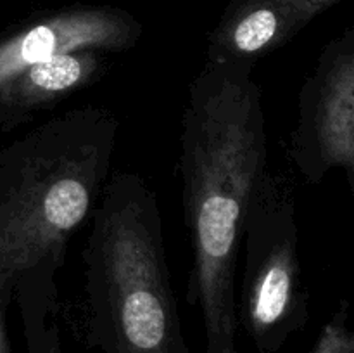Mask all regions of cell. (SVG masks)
Segmentation results:
<instances>
[{
	"instance_id": "cell-1",
	"label": "cell",
	"mask_w": 354,
	"mask_h": 353,
	"mask_svg": "<svg viewBox=\"0 0 354 353\" xmlns=\"http://www.w3.org/2000/svg\"><path fill=\"white\" fill-rule=\"evenodd\" d=\"M265 121L252 68L204 62L183 109L180 175L194 256L187 301L201 311L206 353H239L235 275L245 213L268 168Z\"/></svg>"
},
{
	"instance_id": "cell-2",
	"label": "cell",
	"mask_w": 354,
	"mask_h": 353,
	"mask_svg": "<svg viewBox=\"0 0 354 353\" xmlns=\"http://www.w3.org/2000/svg\"><path fill=\"white\" fill-rule=\"evenodd\" d=\"M120 121L83 106L50 118L0 152V294L44 263H64L69 237L109 176Z\"/></svg>"
},
{
	"instance_id": "cell-3",
	"label": "cell",
	"mask_w": 354,
	"mask_h": 353,
	"mask_svg": "<svg viewBox=\"0 0 354 353\" xmlns=\"http://www.w3.org/2000/svg\"><path fill=\"white\" fill-rule=\"evenodd\" d=\"M90 218L83 262L97 353H189L151 183L138 173H113Z\"/></svg>"
},
{
	"instance_id": "cell-4",
	"label": "cell",
	"mask_w": 354,
	"mask_h": 353,
	"mask_svg": "<svg viewBox=\"0 0 354 353\" xmlns=\"http://www.w3.org/2000/svg\"><path fill=\"white\" fill-rule=\"evenodd\" d=\"M244 279L237 320L261 353H277L310 317L296 199L283 176L263 173L245 213Z\"/></svg>"
},
{
	"instance_id": "cell-5",
	"label": "cell",
	"mask_w": 354,
	"mask_h": 353,
	"mask_svg": "<svg viewBox=\"0 0 354 353\" xmlns=\"http://www.w3.org/2000/svg\"><path fill=\"white\" fill-rule=\"evenodd\" d=\"M289 156L306 182L334 170L354 189V28L332 38L303 83Z\"/></svg>"
},
{
	"instance_id": "cell-6",
	"label": "cell",
	"mask_w": 354,
	"mask_h": 353,
	"mask_svg": "<svg viewBox=\"0 0 354 353\" xmlns=\"http://www.w3.org/2000/svg\"><path fill=\"white\" fill-rule=\"evenodd\" d=\"M140 35V21L120 7L78 3L38 14L0 38V85L30 66L73 51H127Z\"/></svg>"
},
{
	"instance_id": "cell-7",
	"label": "cell",
	"mask_w": 354,
	"mask_h": 353,
	"mask_svg": "<svg viewBox=\"0 0 354 353\" xmlns=\"http://www.w3.org/2000/svg\"><path fill=\"white\" fill-rule=\"evenodd\" d=\"M318 14L306 0H232L207 38L206 61L254 68Z\"/></svg>"
},
{
	"instance_id": "cell-8",
	"label": "cell",
	"mask_w": 354,
	"mask_h": 353,
	"mask_svg": "<svg viewBox=\"0 0 354 353\" xmlns=\"http://www.w3.org/2000/svg\"><path fill=\"white\" fill-rule=\"evenodd\" d=\"M106 69V52L73 51L30 66L0 85V123L14 128L92 85Z\"/></svg>"
},
{
	"instance_id": "cell-9",
	"label": "cell",
	"mask_w": 354,
	"mask_h": 353,
	"mask_svg": "<svg viewBox=\"0 0 354 353\" xmlns=\"http://www.w3.org/2000/svg\"><path fill=\"white\" fill-rule=\"evenodd\" d=\"M61 265L44 263L24 273L14 296L21 311L28 353H62L61 338L54 322L57 310V275Z\"/></svg>"
},
{
	"instance_id": "cell-10",
	"label": "cell",
	"mask_w": 354,
	"mask_h": 353,
	"mask_svg": "<svg viewBox=\"0 0 354 353\" xmlns=\"http://www.w3.org/2000/svg\"><path fill=\"white\" fill-rule=\"evenodd\" d=\"M310 353H354V332L349 324L348 301H342L325 322Z\"/></svg>"
},
{
	"instance_id": "cell-11",
	"label": "cell",
	"mask_w": 354,
	"mask_h": 353,
	"mask_svg": "<svg viewBox=\"0 0 354 353\" xmlns=\"http://www.w3.org/2000/svg\"><path fill=\"white\" fill-rule=\"evenodd\" d=\"M9 301H10L9 298L0 294V353H10L9 338H7V331H6V310Z\"/></svg>"
},
{
	"instance_id": "cell-12",
	"label": "cell",
	"mask_w": 354,
	"mask_h": 353,
	"mask_svg": "<svg viewBox=\"0 0 354 353\" xmlns=\"http://www.w3.org/2000/svg\"><path fill=\"white\" fill-rule=\"evenodd\" d=\"M306 2L310 3L311 7H315L318 12H324V10H327L328 7L335 6V3H339L341 0H306Z\"/></svg>"
}]
</instances>
